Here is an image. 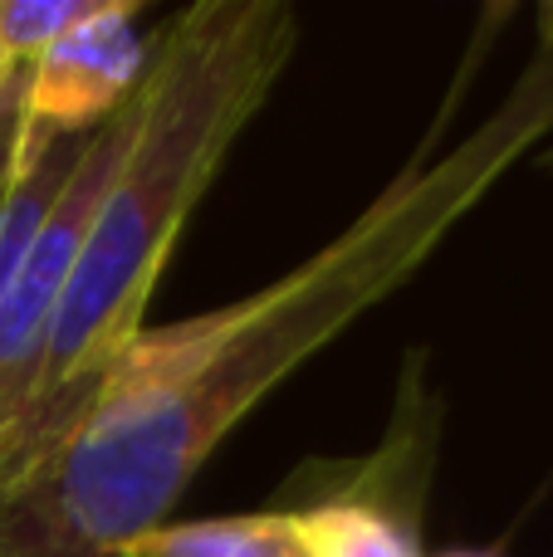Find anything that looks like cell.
I'll return each instance as SVG.
<instances>
[{"label":"cell","instance_id":"cell-1","mask_svg":"<svg viewBox=\"0 0 553 557\" xmlns=\"http://www.w3.org/2000/svg\"><path fill=\"white\" fill-rule=\"evenodd\" d=\"M476 39L427 137L333 240L235 304L143 327L118 347L64 450L0 504V557H123L162 529L225 435L397 294L534 152L553 127L549 45L460 143H446V117L486 49V35Z\"/></svg>","mask_w":553,"mask_h":557},{"label":"cell","instance_id":"cell-2","mask_svg":"<svg viewBox=\"0 0 553 557\" xmlns=\"http://www.w3.org/2000/svg\"><path fill=\"white\" fill-rule=\"evenodd\" d=\"M290 0H196L147 49L137 133L84 231L49 318L39 386L0 431V504L78 431L118 347L143 333L152 288L231 147L294 54Z\"/></svg>","mask_w":553,"mask_h":557},{"label":"cell","instance_id":"cell-3","mask_svg":"<svg viewBox=\"0 0 553 557\" xmlns=\"http://www.w3.org/2000/svg\"><path fill=\"white\" fill-rule=\"evenodd\" d=\"M147 74L137 0H98L25 78L29 137H78L118 113Z\"/></svg>","mask_w":553,"mask_h":557},{"label":"cell","instance_id":"cell-4","mask_svg":"<svg viewBox=\"0 0 553 557\" xmlns=\"http://www.w3.org/2000/svg\"><path fill=\"white\" fill-rule=\"evenodd\" d=\"M123 557H309L299 513H241V519H192L143 533Z\"/></svg>","mask_w":553,"mask_h":557},{"label":"cell","instance_id":"cell-5","mask_svg":"<svg viewBox=\"0 0 553 557\" xmlns=\"http://www.w3.org/2000/svg\"><path fill=\"white\" fill-rule=\"evenodd\" d=\"M299 529L309 557H421L407 523L368 499H329L299 509Z\"/></svg>","mask_w":553,"mask_h":557},{"label":"cell","instance_id":"cell-6","mask_svg":"<svg viewBox=\"0 0 553 557\" xmlns=\"http://www.w3.org/2000/svg\"><path fill=\"white\" fill-rule=\"evenodd\" d=\"M98 0H0V69H29L94 10Z\"/></svg>","mask_w":553,"mask_h":557},{"label":"cell","instance_id":"cell-7","mask_svg":"<svg viewBox=\"0 0 553 557\" xmlns=\"http://www.w3.org/2000/svg\"><path fill=\"white\" fill-rule=\"evenodd\" d=\"M25 78L29 69L0 74V206L10 201L29 157V123H25Z\"/></svg>","mask_w":553,"mask_h":557},{"label":"cell","instance_id":"cell-8","mask_svg":"<svg viewBox=\"0 0 553 557\" xmlns=\"http://www.w3.org/2000/svg\"><path fill=\"white\" fill-rule=\"evenodd\" d=\"M539 25H544V39H539V45H549V49H553V5H544V15H539Z\"/></svg>","mask_w":553,"mask_h":557},{"label":"cell","instance_id":"cell-9","mask_svg":"<svg viewBox=\"0 0 553 557\" xmlns=\"http://www.w3.org/2000/svg\"><path fill=\"white\" fill-rule=\"evenodd\" d=\"M441 557H486V553H441Z\"/></svg>","mask_w":553,"mask_h":557},{"label":"cell","instance_id":"cell-10","mask_svg":"<svg viewBox=\"0 0 553 557\" xmlns=\"http://www.w3.org/2000/svg\"><path fill=\"white\" fill-rule=\"evenodd\" d=\"M0 74H5V69H0Z\"/></svg>","mask_w":553,"mask_h":557}]
</instances>
